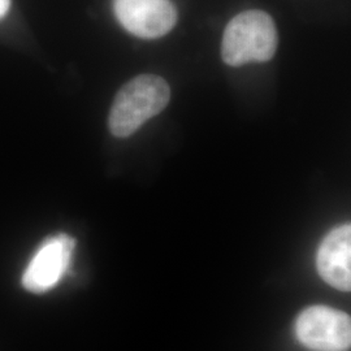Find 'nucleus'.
Returning <instances> with one entry per match:
<instances>
[{"mask_svg":"<svg viewBox=\"0 0 351 351\" xmlns=\"http://www.w3.org/2000/svg\"><path fill=\"white\" fill-rule=\"evenodd\" d=\"M169 98L171 90L162 77L142 75L133 78L113 101L108 117L111 133L120 138L132 136L151 117L162 112Z\"/></svg>","mask_w":351,"mask_h":351,"instance_id":"nucleus-1","label":"nucleus"},{"mask_svg":"<svg viewBox=\"0 0 351 351\" xmlns=\"http://www.w3.org/2000/svg\"><path fill=\"white\" fill-rule=\"evenodd\" d=\"M276 25L263 11L239 13L226 25L221 58L230 66L263 63L274 58L277 49Z\"/></svg>","mask_w":351,"mask_h":351,"instance_id":"nucleus-2","label":"nucleus"},{"mask_svg":"<svg viewBox=\"0 0 351 351\" xmlns=\"http://www.w3.org/2000/svg\"><path fill=\"white\" fill-rule=\"evenodd\" d=\"M302 345L314 351H348L351 345L350 316L326 306L304 310L295 322Z\"/></svg>","mask_w":351,"mask_h":351,"instance_id":"nucleus-3","label":"nucleus"},{"mask_svg":"<svg viewBox=\"0 0 351 351\" xmlns=\"http://www.w3.org/2000/svg\"><path fill=\"white\" fill-rule=\"evenodd\" d=\"M113 11L124 29L143 39L164 37L177 23L171 0H113Z\"/></svg>","mask_w":351,"mask_h":351,"instance_id":"nucleus-4","label":"nucleus"},{"mask_svg":"<svg viewBox=\"0 0 351 351\" xmlns=\"http://www.w3.org/2000/svg\"><path fill=\"white\" fill-rule=\"evenodd\" d=\"M75 245V239L63 233L45 241L26 267L24 288L36 294L53 288L69 267Z\"/></svg>","mask_w":351,"mask_h":351,"instance_id":"nucleus-5","label":"nucleus"},{"mask_svg":"<svg viewBox=\"0 0 351 351\" xmlns=\"http://www.w3.org/2000/svg\"><path fill=\"white\" fill-rule=\"evenodd\" d=\"M351 226L333 229L317 251V271L326 282L348 291L351 288Z\"/></svg>","mask_w":351,"mask_h":351,"instance_id":"nucleus-6","label":"nucleus"},{"mask_svg":"<svg viewBox=\"0 0 351 351\" xmlns=\"http://www.w3.org/2000/svg\"><path fill=\"white\" fill-rule=\"evenodd\" d=\"M11 7V0H0V20L8 13Z\"/></svg>","mask_w":351,"mask_h":351,"instance_id":"nucleus-7","label":"nucleus"}]
</instances>
